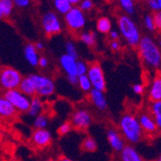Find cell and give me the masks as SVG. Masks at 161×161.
Instances as JSON below:
<instances>
[{
  "label": "cell",
  "mask_w": 161,
  "mask_h": 161,
  "mask_svg": "<svg viewBox=\"0 0 161 161\" xmlns=\"http://www.w3.org/2000/svg\"><path fill=\"white\" fill-rule=\"evenodd\" d=\"M122 136L130 144H137L143 137V130L140 126L138 118L132 114H125L119 122Z\"/></svg>",
  "instance_id": "obj_1"
},
{
  "label": "cell",
  "mask_w": 161,
  "mask_h": 161,
  "mask_svg": "<svg viewBox=\"0 0 161 161\" xmlns=\"http://www.w3.org/2000/svg\"><path fill=\"white\" fill-rule=\"evenodd\" d=\"M149 5L154 11H158L159 10V7H158V4H157L156 0H150V1H149Z\"/></svg>",
  "instance_id": "obj_42"
},
{
  "label": "cell",
  "mask_w": 161,
  "mask_h": 161,
  "mask_svg": "<svg viewBox=\"0 0 161 161\" xmlns=\"http://www.w3.org/2000/svg\"><path fill=\"white\" fill-rule=\"evenodd\" d=\"M121 161H145L140 153L132 146H125L124 150L120 153Z\"/></svg>",
  "instance_id": "obj_17"
},
{
  "label": "cell",
  "mask_w": 161,
  "mask_h": 161,
  "mask_svg": "<svg viewBox=\"0 0 161 161\" xmlns=\"http://www.w3.org/2000/svg\"><path fill=\"white\" fill-rule=\"evenodd\" d=\"M19 90L23 93L24 95H26L27 97H33L36 96V92H35V86H34V83L31 79V77L27 75V76H24L19 84Z\"/></svg>",
  "instance_id": "obj_19"
},
{
  "label": "cell",
  "mask_w": 161,
  "mask_h": 161,
  "mask_svg": "<svg viewBox=\"0 0 161 161\" xmlns=\"http://www.w3.org/2000/svg\"><path fill=\"white\" fill-rule=\"evenodd\" d=\"M17 114V110L3 97L0 96V117L4 119H10Z\"/></svg>",
  "instance_id": "obj_18"
},
{
  "label": "cell",
  "mask_w": 161,
  "mask_h": 161,
  "mask_svg": "<svg viewBox=\"0 0 161 161\" xmlns=\"http://www.w3.org/2000/svg\"><path fill=\"white\" fill-rule=\"evenodd\" d=\"M23 55H24L25 60L30 66L32 67L38 66L40 55H39V51L36 49L34 46V43H31V42L27 43L23 48Z\"/></svg>",
  "instance_id": "obj_15"
},
{
  "label": "cell",
  "mask_w": 161,
  "mask_h": 161,
  "mask_svg": "<svg viewBox=\"0 0 161 161\" xmlns=\"http://www.w3.org/2000/svg\"><path fill=\"white\" fill-rule=\"evenodd\" d=\"M48 65V59L46 56H40V59H39V63L38 66H40L42 69H45L47 68Z\"/></svg>",
  "instance_id": "obj_40"
},
{
  "label": "cell",
  "mask_w": 161,
  "mask_h": 161,
  "mask_svg": "<svg viewBox=\"0 0 161 161\" xmlns=\"http://www.w3.org/2000/svg\"><path fill=\"white\" fill-rule=\"evenodd\" d=\"M13 2L19 8H26L30 5V0H13Z\"/></svg>",
  "instance_id": "obj_36"
},
{
  "label": "cell",
  "mask_w": 161,
  "mask_h": 161,
  "mask_svg": "<svg viewBox=\"0 0 161 161\" xmlns=\"http://www.w3.org/2000/svg\"><path fill=\"white\" fill-rule=\"evenodd\" d=\"M53 4L58 13L62 14H65L72 8L71 4L68 1V0H53Z\"/></svg>",
  "instance_id": "obj_28"
},
{
  "label": "cell",
  "mask_w": 161,
  "mask_h": 161,
  "mask_svg": "<svg viewBox=\"0 0 161 161\" xmlns=\"http://www.w3.org/2000/svg\"><path fill=\"white\" fill-rule=\"evenodd\" d=\"M56 161H74V160H71L70 158H69V157H67V156H60L59 158H58Z\"/></svg>",
  "instance_id": "obj_45"
},
{
  "label": "cell",
  "mask_w": 161,
  "mask_h": 161,
  "mask_svg": "<svg viewBox=\"0 0 161 161\" xmlns=\"http://www.w3.org/2000/svg\"><path fill=\"white\" fill-rule=\"evenodd\" d=\"M43 110V103L41 97L35 96L31 97V102H30V107L27 111L28 115L32 117V118H36L37 116L42 113Z\"/></svg>",
  "instance_id": "obj_21"
},
{
  "label": "cell",
  "mask_w": 161,
  "mask_h": 161,
  "mask_svg": "<svg viewBox=\"0 0 161 161\" xmlns=\"http://www.w3.org/2000/svg\"><path fill=\"white\" fill-rule=\"evenodd\" d=\"M159 46H160V47H161V41H160V42H159Z\"/></svg>",
  "instance_id": "obj_50"
},
{
  "label": "cell",
  "mask_w": 161,
  "mask_h": 161,
  "mask_svg": "<svg viewBox=\"0 0 161 161\" xmlns=\"http://www.w3.org/2000/svg\"><path fill=\"white\" fill-rule=\"evenodd\" d=\"M106 138L111 149L116 153H121L125 147V142L118 130L110 128L106 132Z\"/></svg>",
  "instance_id": "obj_12"
},
{
  "label": "cell",
  "mask_w": 161,
  "mask_h": 161,
  "mask_svg": "<svg viewBox=\"0 0 161 161\" xmlns=\"http://www.w3.org/2000/svg\"><path fill=\"white\" fill-rule=\"evenodd\" d=\"M31 142L37 148H47L52 142V135L47 129H35L31 135Z\"/></svg>",
  "instance_id": "obj_11"
},
{
  "label": "cell",
  "mask_w": 161,
  "mask_h": 161,
  "mask_svg": "<svg viewBox=\"0 0 161 161\" xmlns=\"http://www.w3.org/2000/svg\"><path fill=\"white\" fill-rule=\"evenodd\" d=\"M132 90H133V92L136 95H142L144 93V91H145V88H144V85L143 84L137 83V84H134L132 86Z\"/></svg>",
  "instance_id": "obj_38"
},
{
  "label": "cell",
  "mask_w": 161,
  "mask_h": 161,
  "mask_svg": "<svg viewBox=\"0 0 161 161\" xmlns=\"http://www.w3.org/2000/svg\"><path fill=\"white\" fill-rule=\"evenodd\" d=\"M81 149L86 153H95L97 150V143L93 137L87 136L81 143Z\"/></svg>",
  "instance_id": "obj_24"
},
{
  "label": "cell",
  "mask_w": 161,
  "mask_h": 161,
  "mask_svg": "<svg viewBox=\"0 0 161 161\" xmlns=\"http://www.w3.org/2000/svg\"><path fill=\"white\" fill-rule=\"evenodd\" d=\"M87 76L89 78L93 89L104 92L106 89V81L104 72L98 63H92L87 70Z\"/></svg>",
  "instance_id": "obj_8"
},
{
  "label": "cell",
  "mask_w": 161,
  "mask_h": 161,
  "mask_svg": "<svg viewBox=\"0 0 161 161\" xmlns=\"http://www.w3.org/2000/svg\"><path fill=\"white\" fill-rule=\"evenodd\" d=\"M159 160H161V155H160V157H159Z\"/></svg>",
  "instance_id": "obj_52"
},
{
  "label": "cell",
  "mask_w": 161,
  "mask_h": 161,
  "mask_svg": "<svg viewBox=\"0 0 161 161\" xmlns=\"http://www.w3.org/2000/svg\"><path fill=\"white\" fill-rule=\"evenodd\" d=\"M14 8V4L13 0H0V14L2 19L9 18Z\"/></svg>",
  "instance_id": "obj_23"
},
{
  "label": "cell",
  "mask_w": 161,
  "mask_h": 161,
  "mask_svg": "<svg viewBox=\"0 0 161 161\" xmlns=\"http://www.w3.org/2000/svg\"><path fill=\"white\" fill-rule=\"evenodd\" d=\"M153 18V22H154V26L155 28L161 30V12H157Z\"/></svg>",
  "instance_id": "obj_37"
},
{
  "label": "cell",
  "mask_w": 161,
  "mask_h": 161,
  "mask_svg": "<svg viewBox=\"0 0 161 161\" xmlns=\"http://www.w3.org/2000/svg\"><path fill=\"white\" fill-rule=\"evenodd\" d=\"M109 47L111 48V50L113 51H119L120 48H121V43L118 40L116 41H111L110 43H109Z\"/></svg>",
  "instance_id": "obj_39"
},
{
  "label": "cell",
  "mask_w": 161,
  "mask_h": 161,
  "mask_svg": "<svg viewBox=\"0 0 161 161\" xmlns=\"http://www.w3.org/2000/svg\"><path fill=\"white\" fill-rule=\"evenodd\" d=\"M151 116L153 117L157 129L161 130V101H154L152 103Z\"/></svg>",
  "instance_id": "obj_22"
},
{
  "label": "cell",
  "mask_w": 161,
  "mask_h": 161,
  "mask_svg": "<svg viewBox=\"0 0 161 161\" xmlns=\"http://www.w3.org/2000/svg\"><path fill=\"white\" fill-rule=\"evenodd\" d=\"M31 77L34 86L36 96L39 97H48L55 94L56 85L53 79L47 75H43L40 74H32L29 75Z\"/></svg>",
  "instance_id": "obj_4"
},
{
  "label": "cell",
  "mask_w": 161,
  "mask_h": 161,
  "mask_svg": "<svg viewBox=\"0 0 161 161\" xmlns=\"http://www.w3.org/2000/svg\"><path fill=\"white\" fill-rule=\"evenodd\" d=\"M156 1H157L158 7H159V10H161V0H156Z\"/></svg>",
  "instance_id": "obj_47"
},
{
  "label": "cell",
  "mask_w": 161,
  "mask_h": 161,
  "mask_svg": "<svg viewBox=\"0 0 161 161\" xmlns=\"http://www.w3.org/2000/svg\"><path fill=\"white\" fill-rule=\"evenodd\" d=\"M88 66L87 63H85L82 60H77L76 62V71H77V76H81L87 74V70H88Z\"/></svg>",
  "instance_id": "obj_33"
},
{
  "label": "cell",
  "mask_w": 161,
  "mask_h": 161,
  "mask_svg": "<svg viewBox=\"0 0 161 161\" xmlns=\"http://www.w3.org/2000/svg\"><path fill=\"white\" fill-rule=\"evenodd\" d=\"M48 123H49L48 117L42 113L39 116H37L36 118H34L33 126L35 129H47Z\"/></svg>",
  "instance_id": "obj_27"
},
{
  "label": "cell",
  "mask_w": 161,
  "mask_h": 161,
  "mask_svg": "<svg viewBox=\"0 0 161 161\" xmlns=\"http://www.w3.org/2000/svg\"><path fill=\"white\" fill-rule=\"evenodd\" d=\"M79 9L81 11H90L93 8V1L92 0H81V2L79 3Z\"/></svg>",
  "instance_id": "obj_35"
},
{
  "label": "cell",
  "mask_w": 161,
  "mask_h": 161,
  "mask_svg": "<svg viewBox=\"0 0 161 161\" xmlns=\"http://www.w3.org/2000/svg\"><path fill=\"white\" fill-rule=\"evenodd\" d=\"M72 129V126L70 125L69 122H65L63 123L57 129V132L60 136H64V135H67L68 133H69Z\"/></svg>",
  "instance_id": "obj_32"
},
{
  "label": "cell",
  "mask_w": 161,
  "mask_h": 161,
  "mask_svg": "<svg viewBox=\"0 0 161 161\" xmlns=\"http://www.w3.org/2000/svg\"><path fill=\"white\" fill-rule=\"evenodd\" d=\"M68 1L71 4V6L72 5H77V4H79L80 2H81V0H68Z\"/></svg>",
  "instance_id": "obj_46"
},
{
  "label": "cell",
  "mask_w": 161,
  "mask_h": 161,
  "mask_svg": "<svg viewBox=\"0 0 161 161\" xmlns=\"http://www.w3.org/2000/svg\"><path fill=\"white\" fill-rule=\"evenodd\" d=\"M145 26L147 29H149L150 31H153L155 29L153 18L151 16V14H147V16L145 17Z\"/></svg>",
  "instance_id": "obj_34"
},
{
  "label": "cell",
  "mask_w": 161,
  "mask_h": 161,
  "mask_svg": "<svg viewBox=\"0 0 161 161\" xmlns=\"http://www.w3.org/2000/svg\"><path fill=\"white\" fill-rule=\"evenodd\" d=\"M65 49H66V54L74 57L75 59H77L78 60V50L75 47V45L71 41H69L65 43Z\"/></svg>",
  "instance_id": "obj_30"
},
{
  "label": "cell",
  "mask_w": 161,
  "mask_h": 161,
  "mask_svg": "<svg viewBox=\"0 0 161 161\" xmlns=\"http://www.w3.org/2000/svg\"><path fill=\"white\" fill-rule=\"evenodd\" d=\"M145 1H150V0H145Z\"/></svg>",
  "instance_id": "obj_53"
},
{
  "label": "cell",
  "mask_w": 161,
  "mask_h": 161,
  "mask_svg": "<svg viewBox=\"0 0 161 161\" xmlns=\"http://www.w3.org/2000/svg\"><path fill=\"white\" fill-rule=\"evenodd\" d=\"M76 62H77V59H75L74 57H71L66 53L63 54L59 59L60 67L64 70V72L66 74L67 76H69V75L77 76Z\"/></svg>",
  "instance_id": "obj_13"
},
{
  "label": "cell",
  "mask_w": 161,
  "mask_h": 161,
  "mask_svg": "<svg viewBox=\"0 0 161 161\" xmlns=\"http://www.w3.org/2000/svg\"><path fill=\"white\" fill-rule=\"evenodd\" d=\"M139 124L143 130V132L146 133H154L157 130L156 125L153 119V117L150 114H142L139 117Z\"/></svg>",
  "instance_id": "obj_16"
},
{
  "label": "cell",
  "mask_w": 161,
  "mask_h": 161,
  "mask_svg": "<svg viewBox=\"0 0 161 161\" xmlns=\"http://www.w3.org/2000/svg\"><path fill=\"white\" fill-rule=\"evenodd\" d=\"M3 97L10 102L17 111L21 113H27V111L29 110L31 97H29L23 93H21L19 89L5 91Z\"/></svg>",
  "instance_id": "obj_6"
},
{
  "label": "cell",
  "mask_w": 161,
  "mask_h": 161,
  "mask_svg": "<svg viewBox=\"0 0 161 161\" xmlns=\"http://www.w3.org/2000/svg\"><path fill=\"white\" fill-rule=\"evenodd\" d=\"M79 40L88 47H94L96 45V34L92 31H83L79 35Z\"/></svg>",
  "instance_id": "obj_26"
},
{
  "label": "cell",
  "mask_w": 161,
  "mask_h": 161,
  "mask_svg": "<svg viewBox=\"0 0 161 161\" xmlns=\"http://www.w3.org/2000/svg\"><path fill=\"white\" fill-rule=\"evenodd\" d=\"M34 46H35V47H36V49L38 51H42V50H43V48H45V45H43V42H41V41L37 42Z\"/></svg>",
  "instance_id": "obj_44"
},
{
  "label": "cell",
  "mask_w": 161,
  "mask_h": 161,
  "mask_svg": "<svg viewBox=\"0 0 161 161\" xmlns=\"http://www.w3.org/2000/svg\"><path fill=\"white\" fill-rule=\"evenodd\" d=\"M93 118L92 115L89 112V110H87L85 108H78L74 113L71 114L70 117V125L71 126L77 129V130H87L92 125Z\"/></svg>",
  "instance_id": "obj_10"
},
{
  "label": "cell",
  "mask_w": 161,
  "mask_h": 161,
  "mask_svg": "<svg viewBox=\"0 0 161 161\" xmlns=\"http://www.w3.org/2000/svg\"><path fill=\"white\" fill-rule=\"evenodd\" d=\"M2 19V16H1V14H0V19Z\"/></svg>",
  "instance_id": "obj_49"
},
{
  "label": "cell",
  "mask_w": 161,
  "mask_h": 161,
  "mask_svg": "<svg viewBox=\"0 0 161 161\" xmlns=\"http://www.w3.org/2000/svg\"><path fill=\"white\" fill-rule=\"evenodd\" d=\"M46 161H54L53 159H47V160H46Z\"/></svg>",
  "instance_id": "obj_48"
},
{
  "label": "cell",
  "mask_w": 161,
  "mask_h": 161,
  "mask_svg": "<svg viewBox=\"0 0 161 161\" xmlns=\"http://www.w3.org/2000/svg\"><path fill=\"white\" fill-rule=\"evenodd\" d=\"M89 99L91 103L99 111H105L107 109L108 103L104 95V92H101L96 89H92L89 93Z\"/></svg>",
  "instance_id": "obj_14"
},
{
  "label": "cell",
  "mask_w": 161,
  "mask_h": 161,
  "mask_svg": "<svg viewBox=\"0 0 161 161\" xmlns=\"http://www.w3.org/2000/svg\"><path fill=\"white\" fill-rule=\"evenodd\" d=\"M23 76L20 72L12 67H3L0 69V88L5 92L19 89Z\"/></svg>",
  "instance_id": "obj_5"
},
{
  "label": "cell",
  "mask_w": 161,
  "mask_h": 161,
  "mask_svg": "<svg viewBox=\"0 0 161 161\" xmlns=\"http://www.w3.org/2000/svg\"><path fill=\"white\" fill-rule=\"evenodd\" d=\"M78 87L80 88V90L86 94H89L90 91L93 89L92 87V84L88 78L87 75H81V76H78V83H77Z\"/></svg>",
  "instance_id": "obj_29"
},
{
  "label": "cell",
  "mask_w": 161,
  "mask_h": 161,
  "mask_svg": "<svg viewBox=\"0 0 161 161\" xmlns=\"http://www.w3.org/2000/svg\"><path fill=\"white\" fill-rule=\"evenodd\" d=\"M119 2L125 12H126L129 14H132L134 13L135 9L133 0H119Z\"/></svg>",
  "instance_id": "obj_31"
},
{
  "label": "cell",
  "mask_w": 161,
  "mask_h": 161,
  "mask_svg": "<svg viewBox=\"0 0 161 161\" xmlns=\"http://www.w3.org/2000/svg\"><path fill=\"white\" fill-rule=\"evenodd\" d=\"M138 47L142 60L149 67L157 69L161 66L160 49L151 38L144 37L140 39Z\"/></svg>",
  "instance_id": "obj_2"
},
{
  "label": "cell",
  "mask_w": 161,
  "mask_h": 161,
  "mask_svg": "<svg viewBox=\"0 0 161 161\" xmlns=\"http://www.w3.org/2000/svg\"><path fill=\"white\" fill-rule=\"evenodd\" d=\"M154 161H161V160H159V159H157V160H154Z\"/></svg>",
  "instance_id": "obj_51"
},
{
  "label": "cell",
  "mask_w": 161,
  "mask_h": 161,
  "mask_svg": "<svg viewBox=\"0 0 161 161\" xmlns=\"http://www.w3.org/2000/svg\"><path fill=\"white\" fill-rule=\"evenodd\" d=\"M109 37L112 41H116V40H118L119 39V33L115 31V30H111L109 32Z\"/></svg>",
  "instance_id": "obj_43"
},
{
  "label": "cell",
  "mask_w": 161,
  "mask_h": 161,
  "mask_svg": "<svg viewBox=\"0 0 161 161\" xmlns=\"http://www.w3.org/2000/svg\"><path fill=\"white\" fill-rule=\"evenodd\" d=\"M149 96L153 102L161 101V75L156 76L153 79L150 88Z\"/></svg>",
  "instance_id": "obj_20"
},
{
  "label": "cell",
  "mask_w": 161,
  "mask_h": 161,
  "mask_svg": "<svg viewBox=\"0 0 161 161\" xmlns=\"http://www.w3.org/2000/svg\"><path fill=\"white\" fill-rule=\"evenodd\" d=\"M65 22L70 31H81L86 24V17L84 12L79 7H72L65 14Z\"/></svg>",
  "instance_id": "obj_7"
},
{
  "label": "cell",
  "mask_w": 161,
  "mask_h": 161,
  "mask_svg": "<svg viewBox=\"0 0 161 161\" xmlns=\"http://www.w3.org/2000/svg\"><path fill=\"white\" fill-rule=\"evenodd\" d=\"M42 27L47 37L59 34L62 31V24L58 16L53 12H47L42 18Z\"/></svg>",
  "instance_id": "obj_9"
},
{
  "label": "cell",
  "mask_w": 161,
  "mask_h": 161,
  "mask_svg": "<svg viewBox=\"0 0 161 161\" xmlns=\"http://www.w3.org/2000/svg\"><path fill=\"white\" fill-rule=\"evenodd\" d=\"M67 80L68 82L72 85V86H76L77 83H78V77L77 76H74V75H69V76H67Z\"/></svg>",
  "instance_id": "obj_41"
},
{
  "label": "cell",
  "mask_w": 161,
  "mask_h": 161,
  "mask_svg": "<svg viewBox=\"0 0 161 161\" xmlns=\"http://www.w3.org/2000/svg\"><path fill=\"white\" fill-rule=\"evenodd\" d=\"M111 27H112V24L108 18L101 17L97 21V29L99 33H102V34L109 33L111 31Z\"/></svg>",
  "instance_id": "obj_25"
},
{
  "label": "cell",
  "mask_w": 161,
  "mask_h": 161,
  "mask_svg": "<svg viewBox=\"0 0 161 161\" xmlns=\"http://www.w3.org/2000/svg\"><path fill=\"white\" fill-rule=\"evenodd\" d=\"M118 24L122 36L128 45L132 47L138 46L140 42V33L134 21L128 16H121Z\"/></svg>",
  "instance_id": "obj_3"
}]
</instances>
